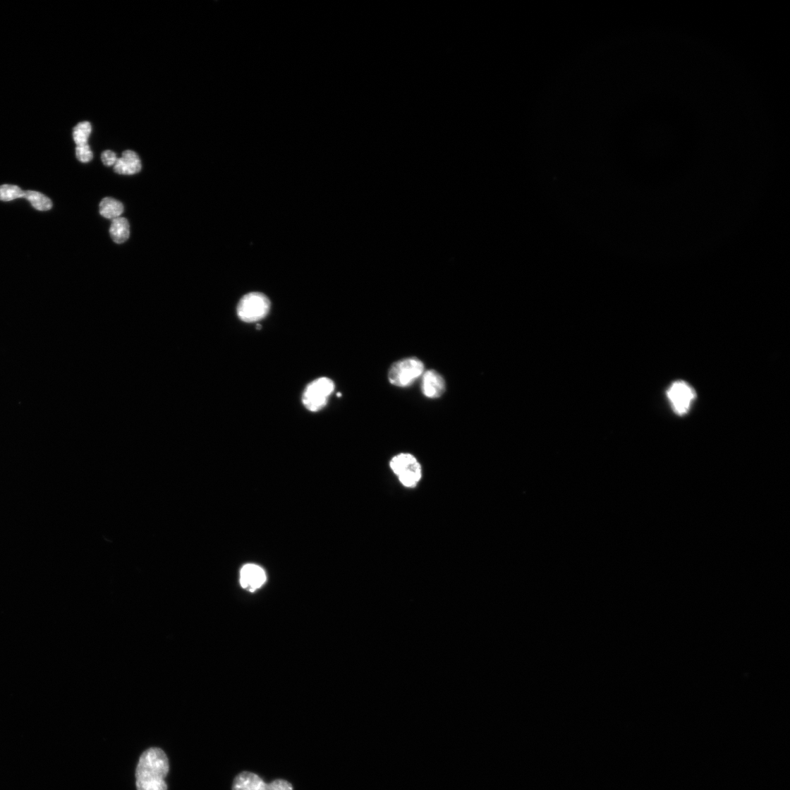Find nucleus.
<instances>
[{
	"label": "nucleus",
	"instance_id": "1",
	"mask_svg": "<svg viewBox=\"0 0 790 790\" xmlns=\"http://www.w3.org/2000/svg\"><path fill=\"white\" fill-rule=\"evenodd\" d=\"M169 772V760L164 750L158 748L147 749L136 767L137 790H167L165 779Z\"/></svg>",
	"mask_w": 790,
	"mask_h": 790
},
{
	"label": "nucleus",
	"instance_id": "2",
	"mask_svg": "<svg viewBox=\"0 0 790 790\" xmlns=\"http://www.w3.org/2000/svg\"><path fill=\"white\" fill-rule=\"evenodd\" d=\"M271 303L262 293L252 292L243 296L237 305L236 312L240 320L246 323L262 320L268 315Z\"/></svg>",
	"mask_w": 790,
	"mask_h": 790
},
{
	"label": "nucleus",
	"instance_id": "3",
	"mask_svg": "<svg viewBox=\"0 0 790 790\" xmlns=\"http://www.w3.org/2000/svg\"><path fill=\"white\" fill-rule=\"evenodd\" d=\"M425 366L416 358L395 363L389 371V382L396 387H406L416 382L424 373Z\"/></svg>",
	"mask_w": 790,
	"mask_h": 790
},
{
	"label": "nucleus",
	"instance_id": "4",
	"mask_svg": "<svg viewBox=\"0 0 790 790\" xmlns=\"http://www.w3.org/2000/svg\"><path fill=\"white\" fill-rule=\"evenodd\" d=\"M390 467L406 487L417 486L421 480V466L411 454L402 453L394 457L390 462Z\"/></svg>",
	"mask_w": 790,
	"mask_h": 790
},
{
	"label": "nucleus",
	"instance_id": "5",
	"mask_svg": "<svg viewBox=\"0 0 790 790\" xmlns=\"http://www.w3.org/2000/svg\"><path fill=\"white\" fill-rule=\"evenodd\" d=\"M334 390V384L329 378L316 379L308 385L303 395L305 407L312 412L322 410Z\"/></svg>",
	"mask_w": 790,
	"mask_h": 790
},
{
	"label": "nucleus",
	"instance_id": "6",
	"mask_svg": "<svg viewBox=\"0 0 790 790\" xmlns=\"http://www.w3.org/2000/svg\"><path fill=\"white\" fill-rule=\"evenodd\" d=\"M667 394L672 407L679 415L686 413L696 397L694 389L682 381L672 384Z\"/></svg>",
	"mask_w": 790,
	"mask_h": 790
},
{
	"label": "nucleus",
	"instance_id": "7",
	"mask_svg": "<svg viewBox=\"0 0 790 790\" xmlns=\"http://www.w3.org/2000/svg\"><path fill=\"white\" fill-rule=\"evenodd\" d=\"M421 389L426 398L438 399L445 391L446 384L438 372L430 370L423 375Z\"/></svg>",
	"mask_w": 790,
	"mask_h": 790
},
{
	"label": "nucleus",
	"instance_id": "8",
	"mask_svg": "<svg viewBox=\"0 0 790 790\" xmlns=\"http://www.w3.org/2000/svg\"><path fill=\"white\" fill-rule=\"evenodd\" d=\"M266 581L265 571L259 566L247 564L241 570V583L244 588L254 591Z\"/></svg>",
	"mask_w": 790,
	"mask_h": 790
},
{
	"label": "nucleus",
	"instance_id": "9",
	"mask_svg": "<svg viewBox=\"0 0 790 790\" xmlns=\"http://www.w3.org/2000/svg\"><path fill=\"white\" fill-rule=\"evenodd\" d=\"M142 169V163L140 157L133 151L127 150L123 156L119 158L114 165L116 173L121 175H133Z\"/></svg>",
	"mask_w": 790,
	"mask_h": 790
},
{
	"label": "nucleus",
	"instance_id": "10",
	"mask_svg": "<svg viewBox=\"0 0 790 790\" xmlns=\"http://www.w3.org/2000/svg\"><path fill=\"white\" fill-rule=\"evenodd\" d=\"M267 784L259 776L250 772H243L236 777L233 790H267Z\"/></svg>",
	"mask_w": 790,
	"mask_h": 790
},
{
	"label": "nucleus",
	"instance_id": "11",
	"mask_svg": "<svg viewBox=\"0 0 790 790\" xmlns=\"http://www.w3.org/2000/svg\"><path fill=\"white\" fill-rule=\"evenodd\" d=\"M109 233L115 243L122 244L126 242L130 236L129 222L125 217H122L114 219L111 224Z\"/></svg>",
	"mask_w": 790,
	"mask_h": 790
},
{
	"label": "nucleus",
	"instance_id": "12",
	"mask_svg": "<svg viewBox=\"0 0 790 790\" xmlns=\"http://www.w3.org/2000/svg\"><path fill=\"white\" fill-rule=\"evenodd\" d=\"M99 207H100V214L105 219L111 220L118 219L124 212L123 205L110 197L104 198Z\"/></svg>",
	"mask_w": 790,
	"mask_h": 790
},
{
	"label": "nucleus",
	"instance_id": "13",
	"mask_svg": "<svg viewBox=\"0 0 790 790\" xmlns=\"http://www.w3.org/2000/svg\"><path fill=\"white\" fill-rule=\"evenodd\" d=\"M24 199L30 202L32 206L39 211H48L51 209L53 206L49 198L37 191H25Z\"/></svg>",
	"mask_w": 790,
	"mask_h": 790
},
{
	"label": "nucleus",
	"instance_id": "14",
	"mask_svg": "<svg viewBox=\"0 0 790 790\" xmlns=\"http://www.w3.org/2000/svg\"><path fill=\"white\" fill-rule=\"evenodd\" d=\"M25 191L18 186L13 185H3L0 186V201L11 202L18 199H24Z\"/></svg>",
	"mask_w": 790,
	"mask_h": 790
},
{
	"label": "nucleus",
	"instance_id": "15",
	"mask_svg": "<svg viewBox=\"0 0 790 790\" xmlns=\"http://www.w3.org/2000/svg\"><path fill=\"white\" fill-rule=\"evenodd\" d=\"M92 132L90 123H79L73 130V140L77 146L87 145L89 136Z\"/></svg>",
	"mask_w": 790,
	"mask_h": 790
},
{
	"label": "nucleus",
	"instance_id": "16",
	"mask_svg": "<svg viewBox=\"0 0 790 790\" xmlns=\"http://www.w3.org/2000/svg\"><path fill=\"white\" fill-rule=\"evenodd\" d=\"M75 154L78 160L85 164L92 161L93 157L92 152L91 151L88 144L83 146H77L75 149Z\"/></svg>",
	"mask_w": 790,
	"mask_h": 790
},
{
	"label": "nucleus",
	"instance_id": "17",
	"mask_svg": "<svg viewBox=\"0 0 790 790\" xmlns=\"http://www.w3.org/2000/svg\"><path fill=\"white\" fill-rule=\"evenodd\" d=\"M267 790H293L292 785L285 780H275L267 784Z\"/></svg>",
	"mask_w": 790,
	"mask_h": 790
},
{
	"label": "nucleus",
	"instance_id": "18",
	"mask_svg": "<svg viewBox=\"0 0 790 790\" xmlns=\"http://www.w3.org/2000/svg\"><path fill=\"white\" fill-rule=\"evenodd\" d=\"M102 159L104 164L107 166L115 165L118 160L116 154L111 150L104 152L102 155Z\"/></svg>",
	"mask_w": 790,
	"mask_h": 790
}]
</instances>
